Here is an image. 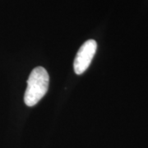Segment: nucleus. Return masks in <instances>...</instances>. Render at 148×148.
Instances as JSON below:
<instances>
[{"mask_svg": "<svg viewBox=\"0 0 148 148\" xmlns=\"http://www.w3.org/2000/svg\"><path fill=\"white\" fill-rule=\"evenodd\" d=\"M49 77L43 67H37L32 70L27 80V87L24 101L27 106H34L46 94L49 89Z\"/></svg>", "mask_w": 148, "mask_h": 148, "instance_id": "nucleus-1", "label": "nucleus"}, {"mask_svg": "<svg viewBox=\"0 0 148 148\" xmlns=\"http://www.w3.org/2000/svg\"><path fill=\"white\" fill-rule=\"evenodd\" d=\"M97 44L94 40H89L80 47L74 58L73 68L76 74L81 75L89 68L92 58L95 56Z\"/></svg>", "mask_w": 148, "mask_h": 148, "instance_id": "nucleus-2", "label": "nucleus"}]
</instances>
